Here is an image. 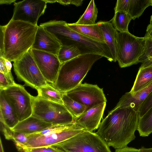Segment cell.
I'll list each match as a JSON object with an SVG mask.
<instances>
[{
    "instance_id": "6da1fadb",
    "label": "cell",
    "mask_w": 152,
    "mask_h": 152,
    "mask_svg": "<svg viewBox=\"0 0 152 152\" xmlns=\"http://www.w3.org/2000/svg\"><path fill=\"white\" fill-rule=\"evenodd\" d=\"M139 112L130 107H114L101 122L96 132L109 147H124L135 138Z\"/></svg>"
},
{
    "instance_id": "7a4b0ae2",
    "label": "cell",
    "mask_w": 152,
    "mask_h": 152,
    "mask_svg": "<svg viewBox=\"0 0 152 152\" xmlns=\"http://www.w3.org/2000/svg\"><path fill=\"white\" fill-rule=\"evenodd\" d=\"M38 26L11 19L0 26V57L11 62L20 58L31 49Z\"/></svg>"
},
{
    "instance_id": "3957f363",
    "label": "cell",
    "mask_w": 152,
    "mask_h": 152,
    "mask_svg": "<svg viewBox=\"0 0 152 152\" xmlns=\"http://www.w3.org/2000/svg\"><path fill=\"white\" fill-rule=\"evenodd\" d=\"M39 26L51 34L62 46L75 45L81 55L96 54L114 61L110 50L105 43L81 34L71 29L63 20H51Z\"/></svg>"
},
{
    "instance_id": "277c9868",
    "label": "cell",
    "mask_w": 152,
    "mask_h": 152,
    "mask_svg": "<svg viewBox=\"0 0 152 152\" xmlns=\"http://www.w3.org/2000/svg\"><path fill=\"white\" fill-rule=\"evenodd\" d=\"M102 56L96 54L81 55L61 64L52 86L63 93L72 90L81 82L93 64Z\"/></svg>"
},
{
    "instance_id": "5b68a950",
    "label": "cell",
    "mask_w": 152,
    "mask_h": 152,
    "mask_svg": "<svg viewBox=\"0 0 152 152\" xmlns=\"http://www.w3.org/2000/svg\"><path fill=\"white\" fill-rule=\"evenodd\" d=\"M145 37H136L130 33L118 31L116 37L117 61L121 68L139 63L144 52Z\"/></svg>"
},
{
    "instance_id": "8992f818",
    "label": "cell",
    "mask_w": 152,
    "mask_h": 152,
    "mask_svg": "<svg viewBox=\"0 0 152 152\" xmlns=\"http://www.w3.org/2000/svg\"><path fill=\"white\" fill-rule=\"evenodd\" d=\"M32 108V115L47 123L67 125L74 122V117L63 104L34 96Z\"/></svg>"
},
{
    "instance_id": "52a82bcc",
    "label": "cell",
    "mask_w": 152,
    "mask_h": 152,
    "mask_svg": "<svg viewBox=\"0 0 152 152\" xmlns=\"http://www.w3.org/2000/svg\"><path fill=\"white\" fill-rule=\"evenodd\" d=\"M54 146L66 152H112L105 142L96 133L85 130Z\"/></svg>"
},
{
    "instance_id": "ba28073f",
    "label": "cell",
    "mask_w": 152,
    "mask_h": 152,
    "mask_svg": "<svg viewBox=\"0 0 152 152\" xmlns=\"http://www.w3.org/2000/svg\"><path fill=\"white\" fill-rule=\"evenodd\" d=\"M13 66L17 78L24 82L25 86L37 90L48 84L36 63L31 49L20 58L14 62Z\"/></svg>"
},
{
    "instance_id": "9c48e42d",
    "label": "cell",
    "mask_w": 152,
    "mask_h": 152,
    "mask_svg": "<svg viewBox=\"0 0 152 152\" xmlns=\"http://www.w3.org/2000/svg\"><path fill=\"white\" fill-rule=\"evenodd\" d=\"M3 90L13 107L19 121L32 115L34 96L23 86L15 83Z\"/></svg>"
},
{
    "instance_id": "30bf717a",
    "label": "cell",
    "mask_w": 152,
    "mask_h": 152,
    "mask_svg": "<svg viewBox=\"0 0 152 152\" xmlns=\"http://www.w3.org/2000/svg\"><path fill=\"white\" fill-rule=\"evenodd\" d=\"M83 130L74 123L69 127L59 132L39 136L26 134L28 138V141L17 149L19 151L24 148L54 146L74 137Z\"/></svg>"
},
{
    "instance_id": "8fae6325",
    "label": "cell",
    "mask_w": 152,
    "mask_h": 152,
    "mask_svg": "<svg viewBox=\"0 0 152 152\" xmlns=\"http://www.w3.org/2000/svg\"><path fill=\"white\" fill-rule=\"evenodd\" d=\"M65 93L73 100L85 106L86 111L107 102L102 88L96 85L81 83Z\"/></svg>"
},
{
    "instance_id": "7c38bea8",
    "label": "cell",
    "mask_w": 152,
    "mask_h": 152,
    "mask_svg": "<svg viewBox=\"0 0 152 152\" xmlns=\"http://www.w3.org/2000/svg\"><path fill=\"white\" fill-rule=\"evenodd\" d=\"M47 4L44 0H24L15 2L11 20L37 25L39 18L45 12Z\"/></svg>"
},
{
    "instance_id": "4fadbf2b",
    "label": "cell",
    "mask_w": 152,
    "mask_h": 152,
    "mask_svg": "<svg viewBox=\"0 0 152 152\" xmlns=\"http://www.w3.org/2000/svg\"><path fill=\"white\" fill-rule=\"evenodd\" d=\"M32 56L41 73L48 83L56 82L61 65L58 56L32 49Z\"/></svg>"
},
{
    "instance_id": "5bb4252c",
    "label": "cell",
    "mask_w": 152,
    "mask_h": 152,
    "mask_svg": "<svg viewBox=\"0 0 152 152\" xmlns=\"http://www.w3.org/2000/svg\"><path fill=\"white\" fill-rule=\"evenodd\" d=\"M106 106V103H104L87 110L78 117L75 118L74 123L84 130L92 132L99 127Z\"/></svg>"
},
{
    "instance_id": "9a60e30c",
    "label": "cell",
    "mask_w": 152,
    "mask_h": 152,
    "mask_svg": "<svg viewBox=\"0 0 152 152\" xmlns=\"http://www.w3.org/2000/svg\"><path fill=\"white\" fill-rule=\"evenodd\" d=\"M62 46L58 41L43 27L39 26L31 49L58 56Z\"/></svg>"
},
{
    "instance_id": "2e32d148",
    "label": "cell",
    "mask_w": 152,
    "mask_h": 152,
    "mask_svg": "<svg viewBox=\"0 0 152 152\" xmlns=\"http://www.w3.org/2000/svg\"><path fill=\"white\" fill-rule=\"evenodd\" d=\"M152 91V82L134 94L127 92L120 98L115 107H130L138 111L140 106Z\"/></svg>"
},
{
    "instance_id": "e0dca14e",
    "label": "cell",
    "mask_w": 152,
    "mask_h": 152,
    "mask_svg": "<svg viewBox=\"0 0 152 152\" xmlns=\"http://www.w3.org/2000/svg\"><path fill=\"white\" fill-rule=\"evenodd\" d=\"M0 121L12 129L19 122L12 105L5 96L3 90L0 91Z\"/></svg>"
},
{
    "instance_id": "ac0fdd59",
    "label": "cell",
    "mask_w": 152,
    "mask_h": 152,
    "mask_svg": "<svg viewBox=\"0 0 152 152\" xmlns=\"http://www.w3.org/2000/svg\"><path fill=\"white\" fill-rule=\"evenodd\" d=\"M54 124L45 122L31 115L21 121L12 129L16 132L30 134L41 131Z\"/></svg>"
},
{
    "instance_id": "d6986e66",
    "label": "cell",
    "mask_w": 152,
    "mask_h": 152,
    "mask_svg": "<svg viewBox=\"0 0 152 152\" xmlns=\"http://www.w3.org/2000/svg\"><path fill=\"white\" fill-rule=\"evenodd\" d=\"M102 30L104 42L108 47L114 60L117 61L116 37L118 31L110 21H99L97 23Z\"/></svg>"
},
{
    "instance_id": "ffe728a7",
    "label": "cell",
    "mask_w": 152,
    "mask_h": 152,
    "mask_svg": "<svg viewBox=\"0 0 152 152\" xmlns=\"http://www.w3.org/2000/svg\"><path fill=\"white\" fill-rule=\"evenodd\" d=\"M67 25L71 29L81 34L97 41L105 43L102 31L97 23L88 25H78L74 23H67Z\"/></svg>"
},
{
    "instance_id": "44dd1931",
    "label": "cell",
    "mask_w": 152,
    "mask_h": 152,
    "mask_svg": "<svg viewBox=\"0 0 152 152\" xmlns=\"http://www.w3.org/2000/svg\"><path fill=\"white\" fill-rule=\"evenodd\" d=\"M152 82V65L140 67L133 85L129 92L133 94Z\"/></svg>"
},
{
    "instance_id": "7402d4cb",
    "label": "cell",
    "mask_w": 152,
    "mask_h": 152,
    "mask_svg": "<svg viewBox=\"0 0 152 152\" xmlns=\"http://www.w3.org/2000/svg\"><path fill=\"white\" fill-rule=\"evenodd\" d=\"M36 90L38 97L63 104L62 100L63 93L55 88L50 84L40 87Z\"/></svg>"
},
{
    "instance_id": "603a6c76",
    "label": "cell",
    "mask_w": 152,
    "mask_h": 152,
    "mask_svg": "<svg viewBox=\"0 0 152 152\" xmlns=\"http://www.w3.org/2000/svg\"><path fill=\"white\" fill-rule=\"evenodd\" d=\"M98 9L94 0H91L83 15L74 23L78 25H88L96 23Z\"/></svg>"
},
{
    "instance_id": "cb8c5ba5",
    "label": "cell",
    "mask_w": 152,
    "mask_h": 152,
    "mask_svg": "<svg viewBox=\"0 0 152 152\" xmlns=\"http://www.w3.org/2000/svg\"><path fill=\"white\" fill-rule=\"evenodd\" d=\"M132 20L130 15L127 13L118 12L110 20L114 28L121 32H129L128 26Z\"/></svg>"
},
{
    "instance_id": "d4e9b609",
    "label": "cell",
    "mask_w": 152,
    "mask_h": 152,
    "mask_svg": "<svg viewBox=\"0 0 152 152\" xmlns=\"http://www.w3.org/2000/svg\"><path fill=\"white\" fill-rule=\"evenodd\" d=\"M152 6V0H130L127 13L132 19L138 18L148 7Z\"/></svg>"
},
{
    "instance_id": "484cf974",
    "label": "cell",
    "mask_w": 152,
    "mask_h": 152,
    "mask_svg": "<svg viewBox=\"0 0 152 152\" xmlns=\"http://www.w3.org/2000/svg\"><path fill=\"white\" fill-rule=\"evenodd\" d=\"M140 136H148L152 133V106L142 116L139 118L137 130Z\"/></svg>"
},
{
    "instance_id": "4316f807",
    "label": "cell",
    "mask_w": 152,
    "mask_h": 152,
    "mask_svg": "<svg viewBox=\"0 0 152 152\" xmlns=\"http://www.w3.org/2000/svg\"><path fill=\"white\" fill-rule=\"evenodd\" d=\"M62 100L64 105L75 118L80 116L86 110L85 106L73 100L65 93L63 94Z\"/></svg>"
},
{
    "instance_id": "83f0119b",
    "label": "cell",
    "mask_w": 152,
    "mask_h": 152,
    "mask_svg": "<svg viewBox=\"0 0 152 152\" xmlns=\"http://www.w3.org/2000/svg\"><path fill=\"white\" fill-rule=\"evenodd\" d=\"M78 48L75 45L62 46L58 54L61 64L81 55Z\"/></svg>"
},
{
    "instance_id": "f1b7e54d",
    "label": "cell",
    "mask_w": 152,
    "mask_h": 152,
    "mask_svg": "<svg viewBox=\"0 0 152 152\" xmlns=\"http://www.w3.org/2000/svg\"><path fill=\"white\" fill-rule=\"evenodd\" d=\"M144 37L145 44L144 52L140 57L139 62L141 63V65L143 66L152 65V39Z\"/></svg>"
},
{
    "instance_id": "f546056e",
    "label": "cell",
    "mask_w": 152,
    "mask_h": 152,
    "mask_svg": "<svg viewBox=\"0 0 152 152\" xmlns=\"http://www.w3.org/2000/svg\"><path fill=\"white\" fill-rule=\"evenodd\" d=\"M19 151L20 152H66L54 146L35 148H24Z\"/></svg>"
},
{
    "instance_id": "4dcf8cb0",
    "label": "cell",
    "mask_w": 152,
    "mask_h": 152,
    "mask_svg": "<svg viewBox=\"0 0 152 152\" xmlns=\"http://www.w3.org/2000/svg\"><path fill=\"white\" fill-rule=\"evenodd\" d=\"M28 138L26 134L14 132L12 140L18 149L26 143Z\"/></svg>"
},
{
    "instance_id": "1f68e13d",
    "label": "cell",
    "mask_w": 152,
    "mask_h": 152,
    "mask_svg": "<svg viewBox=\"0 0 152 152\" xmlns=\"http://www.w3.org/2000/svg\"><path fill=\"white\" fill-rule=\"evenodd\" d=\"M152 106V91L140 106L138 110L139 118L142 116Z\"/></svg>"
},
{
    "instance_id": "d6a6232c",
    "label": "cell",
    "mask_w": 152,
    "mask_h": 152,
    "mask_svg": "<svg viewBox=\"0 0 152 152\" xmlns=\"http://www.w3.org/2000/svg\"><path fill=\"white\" fill-rule=\"evenodd\" d=\"M130 0H118L114 10L115 13L123 12L127 13L129 7Z\"/></svg>"
},
{
    "instance_id": "836d02e7",
    "label": "cell",
    "mask_w": 152,
    "mask_h": 152,
    "mask_svg": "<svg viewBox=\"0 0 152 152\" xmlns=\"http://www.w3.org/2000/svg\"><path fill=\"white\" fill-rule=\"evenodd\" d=\"M0 72L4 74L12 83H15L11 72H9L6 68L4 58L3 57H0Z\"/></svg>"
},
{
    "instance_id": "e575fe53",
    "label": "cell",
    "mask_w": 152,
    "mask_h": 152,
    "mask_svg": "<svg viewBox=\"0 0 152 152\" xmlns=\"http://www.w3.org/2000/svg\"><path fill=\"white\" fill-rule=\"evenodd\" d=\"M13 83L7 78L4 74L0 72V89L4 90L8 87L14 85Z\"/></svg>"
},
{
    "instance_id": "d590c367",
    "label": "cell",
    "mask_w": 152,
    "mask_h": 152,
    "mask_svg": "<svg viewBox=\"0 0 152 152\" xmlns=\"http://www.w3.org/2000/svg\"><path fill=\"white\" fill-rule=\"evenodd\" d=\"M83 0H56V2L64 5L70 4H73L78 7L81 5L83 3Z\"/></svg>"
},
{
    "instance_id": "8d00e7d4",
    "label": "cell",
    "mask_w": 152,
    "mask_h": 152,
    "mask_svg": "<svg viewBox=\"0 0 152 152\" xmlns=\"http://www.w3.org/2000/svg\"><path fill=\"white\" fill-rule=\"evenodd\" d=\"M115 152H140L139 149L127 146L122 148L115 149Z\"/></svg>"
},
{
    "instance_id": "74e56055",
    "label": "cell",
    "mask_w": 152,
    "mask_h": 152,
    "mask_svg": "<svg viewBox=\"0 0 152 152\" xmlns=\"http://www.w3.org/2000/svg\"><path fill=\"white\" fill-rule=\"evenodd\" d=\"M144 37L152 39V24H149L147 26L146 33Z\"/></svg>"
},
{
    "instance_id": "f35d334b",
    "label": "cell",
    "mask_w": 152,
    "mask_h": 152,
    "mask_svg": "<svg viewBox=\"0 0 152 152\" xmlns=\"http://www.w3.org/2000/svg\"><path fill=\"white\" fill-rule=\"evenodd\" d=\"M4 59L6 66L8 71L9 72H11V70L12 66L11 62L5 58H4Z\"/></svg>"
},
{
    "instance_id": "ab89813d",
    "label": "cell",
    "mask_w": 152,
    "mask_h": 152,
    "mask_svg": "<svg viewBox=\"0 0 152 152\" xmlns=\"http://www.w3.org/2000/svg\"><path fill=\"white\" fill-rule=\"evenodd\" d=\"M139 149L140 152H152V148H146L142 147Z\"/></svg>"
},
{
    "instance_id": "60d3db41",
    "label": "cell",
    "mask_w": 152,
    "mask_h": 152,
    "mask_svg": "<svg viewBox=\"0 0 152 152\" xmlns=\"http://www.w3.org/2000/svg\"><path fill=\"white\" fill-rule=\"evenodd\" d=\"M16 0H1L0 1V3L1 4H10L12 3L15 2Z\"/></svg>"
},
{
    "instance_id": "b9f144b4",
    "label": "cell",
    "mask_w": 152,
    "mask_h": 152,
    "mask_svg": "<svg viewBox=\"0 0 152 152\" xmlns=\"http://www.w3.org/2000/svg\"><path fill=\"white\" fill-rule=\"evenodd\" d=\"M47 3H53L56 2V0H44Z\"/></svg>"
},
{
    "instance_id": "7bdbcfd3",
    "label": "cell",
    "mask_w": 152,
    "mask_h": 152,
    "mask_svg": "<svg viewBox=\"0 0 152 152\" xmlns=\"http://www.w3.org/2000/svg\"><path fill=\"white\" fill-rule=\"evenodd\" d=\"M0 143H1V152H4V150L3 148L1 142V140L0 139Z\"/></svg>"
},
{
    "instance_id": "ee69618b",
    "label": "cell",
    "mask_w": 152,
    "mask_h": 152,
    "mask_svg": "<svg viewBox=\"0 0 152 152\" xmlns=\"http://www.w3.org/2000/svg\"><path fill=\"white\" fill-rule=\"evenodd\" d=\"M150 24H152V15L151 16V17L150 20Z\"/></svg>"
}]
</instances>
